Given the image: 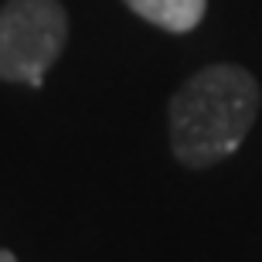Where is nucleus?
<instances>
[{"label":"nucleus","instance_id":"obj_1","mask_svg":"<svg viewBox=\"0 0 262 262\" xmlns=\"http://www.w3.org/2000/svg\"><path fill=\"white\" fill-rule=\"evenodd\" d=\"M262 96L242 65H208L170 96V150L184 167L204 170L232 157L259 116Z\"/></svg>","mask_w":262,"mask_h":262},{"label":"nucleus","instance_id":"obj_2","mask_svg":"<svg viewBox=\"0 0 262 262\" xmlns=\"http://www.w3.org/2000/svg\"><path fill=\"white\" fill-rule=\"evenodd\" d=\"M68 41V14L58 0H4L0 7V78L45 85Z\"/></svg>","mask_w":262,"mask_h":262},{"label":"nucleus","instance_id":"obj_3","mask_svg":"<svg viewBox=\"0 0 262 262\" xmlns=\"http://www.w3.org/2000/svg\"><path fill=\"white\" fill-rule=\"evenodd\" d=\"M129 10L150 20L154 28H164L170 34H184L201 24L208 0H126Z\"/></svg>","mask_w":262,"mask_h":262},{"label":"nucleus","instance_id":"obj_4","mask_svg":"<svg viewBox=\"0 0 262 262\" xmlns=\"http://www.w3.org/2000/svg\"><path fill=\"white\" fill-rule=\"evenodd\" d=\"M0 262H17V255L7 252V249H0Z\"/></svg>","mask_w":262,"mask_h":262}]
</instances>
